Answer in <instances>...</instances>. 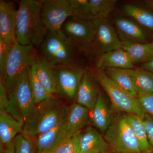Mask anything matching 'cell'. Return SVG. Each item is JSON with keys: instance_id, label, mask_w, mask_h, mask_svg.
Segmentation results:
<instances>
[{"instance_id": "obj_9", "label": "cell", "mask_w": 153, "mask_h": 153, "mask_svg": "<svg viewBox=\"0 0 153 153\" xmlns=\"http://www.w3.org/2000/svg\"><path fill=\"white\" fill-rule=\"evenodd\" d=\"M41 15L43 25L49 33L61 31L63 24L73 16L69 0L43 1Z\"/></svg>"}, {"instance_id": "obj_29", "label": "cell", "mask_w": 153, "mask_h": 153, "mask_svg": "<svg viewBox=\"0 0 153 153\" xmlns=\"http://www.w3.org/2000/svg\"><path fill=\"white\" fill-rule=\"evenodd\" d=\"M72 10V16L81 20L92 22L94 18L91 13L89 0H69Z\"/></svg>"}, {"instance_id": "obj_33", "label": "cell", "mask_w": 153, "mask_h": 153, "mask_svg": "<svg viewBox=\"0 0 153 153\" xmlns=\"http://www.w3.org/2000/svg\"><path fill=\"white\" fill-rule=\"evenodd\" d=\"M13 45L0 38V69L4 67L12 50Z\"/></svg>"}, {"instance_id": "obj_10", "label": "cell", "mask_w": 153, "mask_h": 153, "mask_svg": "<svg viewBox=\"0 0 153 153\" xmlns=\"http://www.w3.org/2000/svg\"><path fill=\"white\" fill-rule=\"evenodd\" d=\"M54 68L57 94L71 101L76 96L85 69L76 65Z\"/></svg>"}, {"instance_id": "obj_14", "label": "cell", "mask_w": 153, "mask_h": 153, "mask_svg": "<svg viewBox=\"0 0 153 153\" xmlns=\"http://www.w3.org/2000/svg\"><path fill=\"white\" fill-rule=\"evenodd\" d=\"M96 80L93 72L90 69L85 68L76 96L77 103L91 111L93 110L100 92Z\"/></svg>"}, {"instance_id": "obj_4", "label": "cell", "mask_w": 153, "mask_h": 153, "mask_svg": "<svg viewBox=\"0 0 153 153\" xmlns=\"http://www.w3.org/2000/svg\"><path fill=\"white\" fill-rule=\"evenodd\" d=\"M40 46L41 56L53 68L76 65L78 48L62 31L48 33Z\"/></svg>"}, {"instance_id": "obj_27", "label": "cell", "mask_w": 153, "mask_h": 153, "mask_svg": "<svg viewBox=\"0 0 153 153\" xmlns=\"http://www.w3.org/2000/svg\"><path fill=\"white\" fill-rule=\"evenodd\" d=\"M29 82L36 104L54 95L47 91L38 79L36 74L34 60L29 71Z\"/></svg>"}, {"instance_id": "obj_18", "label": "cell", "mask_w": 153, "mask_h": 153, "mask_svg": "<svg viewBox=\"0 0 153 153\" xmlns=\"http://www.w3.org/2000/svg\"><path fill=\"white\" fill-rule=\"evenodd\" d=\"M108 144L96 129L89 126L82 133L79 153H109Z\"/></svg>"}, {"instance_id": "obj_28", "label": "cell", "mask_w": 153, "mask_h": 153, "mask_svg": "<svg viewBox=\"0 0 153 153\" xmlns=\"http://www.w3.org/2000/svg\"><path fill=\"white\" fill-rule=\"evenodd\" d=\"M116 0H89L91 13L94 19H107L114 10Z\"/></svg>"}, {"instance_id": "obj_16", "label": "cell", "mask_w": 153, "mask_h": 153, "mask_svg": "<svg viewBox=\"0 0 153 153\" xmlns=\"http://www.w3.org/2000/svg\"><path fill=\"white\" fill-rule=\"evenodd\" d=\"M33 138L38 151L57 148L68 138L66 118L54 128Z\"/></svg>"}, {"instance_id": "obj_6", "label": "cell", "mask_w": 153, "mask_h": 153, "mask_svg": "<svg viewBox=\"0 0 153 153\" xmlns=\"http://www.w3.org/2000/svg\"><path fill=\"white\" fill-rule=\"evenodd\" d=\"M94 75L108 96L111 106L115 110L134 115L143 120L146 112L138 98L126 93L113 82L104 71L97 68Z\"/></svg>"}, {"instance_id": "obj_38", "label": "cell", "mask_w": 153, "mask_h": 153, "mask_svg": "<svg viewBox=\"0 0 153 153\" xmlns=\"http://www.w3.org/2000/svg\"><path fill=\"white\" fill-rule=\"evenodd\" d=\"M56 148L51 149L47 150L38 151L37 153H54Z\"/></svg>"}, {"instance_id": "obj_2", "label": "cell", "mask_w": 153, "mask_h": 153, "mask_svg": "<svg viewBox=\"0 0 153 153\" xmlns=\"http://www.w3.org/2000/svg\"><path fill=\"white\" fill-rule=\"evenodd\" d=\"M68 107L54 95L36 103L24 122L23 132L34 138L49 131L65 120Z\"/></svg>"}, {"instance_id": "obj_34", "label": "cell", "mask_w": 153, "mask_h": 153, "mask_svg": "<svg viewBox=\"0 0 153 153\" xmlns=\"http://www.w3.org/2000/svg\"><path fill=\"white\" fill-rule=\"evenodd\" d=\"M143 120L146 130L149 142L153 149V117L146 113Z\"/></svg>"}, {"instance_id": "obj_22", "label": "cell", "mask_w": 153, "mask_h": 153, "mask_svg": "<svg viewBox=\"0 0 153 153\" xmlns=\"http://www.w3.org/2000/svg\"><path fill=\"white\" fill-rule=\"evenodd\" d=\"M122 49L127 52L134 64L146 63L153 58V43L122 42Z\"/></svg>"}, {"instance_id": "obj_11", "label": "cell", "mask_w": 153, "mask_h": 153, "mask_svg": "<svg viewBox=\"0 0 153 153\" xmlns=\"http://www.w3.org/2000/svg\"><path fill=\"white\" fill-rule=\"evenodd\" d=\"M61 31L78 49L89 53L95 33L93 22L71 16L63 24Z\"/></svg>"}, {"instance_id": "obj_17", "label": "cell", "mask_w": 153, "mask_h": 153, "mask_svg": "<svg viewBox=\"0 0 153 153\" xmlns=\"http://www.w3.org/2000/svg\"><path fill=\"white\" fill-rule=\"evenodd\" d=\"M89 109L77 103L68 107L66 118L68 138L80 132L81 130L89 123Z\"/></svg>"}, {"instance_id": "obj_30", "label": "cell", "mask_w": 153, "mask_h": 153, "mask_svg": "<svg viewBox=\"0 0 153 153\" xmlns=\"http://www.w3.org/2000/svg\"><path fill=\"white\" fill-rule=\"evenodd\" d=\"M32 137L22 132L14 139V153H36V146Z\"/></svg>"}, {"instance_id": "obj_39", "label": "cell", "mask_w": 153, "mask_h": 153, "mask_svg": "<svg viewBox=\"0 0 153 153\" xmlns=\"http://www.w3.org/2000/svg\"><path fill=\"white\" fill-rule=\"evenodd\" d=\"M146 2L147 3L148 5L153 9V0H149L146 1Z\"/></svg>"}, {"instance_id": "obj_37", "label": "cell", "mask_w": 153, "mask_h": 153, "mask_svg": "<svg viewBox=\"0 0 153 153\" xmlns=\"http://www.w3.org/2000/svg\"><path fill=\"white\" fill-rule=\"evenodd\" d=\"M3 153H14V145L13 141V142L7 147V149L5 150Z\"/></svg>"}, {"instance_id": "obj_23", "label": "cell", "mask_w": 153, "mask_h": 153, "mask_svg": "<svg viewBox=\"0 0 153 153\" xmlns=\"http://www.w3.org/2000/svg\"><path fill=\"white\" fill-rule=\"evenodd\" d=\"M105 73L121 89L129 95L137 98L138 93L134 85L129 69L108 68Z\"/></svg>"}, {"instance_id": "obj_19", "label": "cell", "mask_w": 153, "mask_h": 153, "mask_svg": "<svg viewBox=\"0 0 153 153\" xmlns=\"http://www.w3.org/2000/svg\"><path fill=\"white\" fill-rule=\"evenodd\" d=\"M91 121L94 126L102 133H105L114 119L113 111L105 97L100 91L95 105L92 111Z\"/></svg>"}, {"instance_id": "obj_20", "label": "cell", "mask_w": 153, "mask_h": 153, "mask_svg": "<svg viewBox=\"0 0 153 153\" xmlns=\"http://www.w3.org/2000/svg\"><path fill=\"white\" fill-rule=\"evenodd\" d=\"M24 122L17 120L10 114L0 111V143L7 147L23 132Z\"/></svg>"}, {"instance_id": "obj_15", "label": "cell", "mask_w": 153, "mask_h": 153, "mask_svg": "<svg viewBox=\"0 0 153 153\" xmlns=\"http://www.w3.org/2000/svg\"><path fill=\"white\" fill-rule=\"evenodd\" d=\"M134 63L127 52L122 48L107 52L97 57L95 65L97 69L110 68L131 69Z\"/></svg>"}, {"instance_id": "obj_1", "label": "cell", "mask_w": 153, "mask_h": 153, "mask_svg": "<svg viewBox=\"0 0 153 153\" xmlns=\"http://www.w3.org/2000/svg\"><path fill=\"white\" fill-rule=\"evenodd\" d=\"M43 1L22 0L17 10L16 40L24 46H40L49 32L41 20Z\"/></svg>"}, {"instance_id": "obj_21", "label": "cell", "mask_w": 153, "mask_h": 153, "mask_svg": "<svg viewBox=\"0 0 153 153\" xmlns=\"http://www.w3.org/2000/svg\"><path fill=\"white\" fill-rule=\"evenodd\" d=\"M34 64L38 79L46 90L52 95L57 94V83L53 67L41 55H35Z\"/></svg>"}, {"instance_id": "obj_31", "label": "cell", "mask_w": 153, "mask_h": 153, "mask_svg": "<svg viewBox=\"0 0 153 153\" xmlns=\"http://www.w3.org/2000/svg\"><path fill=\"white\" fill-rule=\"evenodd\" d=\"M82 133L68 138L60 144L54 153H79L80 141Z\"/></svg>"}, {"instance_id": "obj_5", "label": "cell", "mask_w": 153, "mask_h": 153, "mask_svg": "<svg viewBox=\"0 0 153 153\" xmlns=\"http://www.w3.org/2000/svg\"><path fill=\"white\" fill-rule=\"evenodd\" d=\"M105 139L115 153H143L126 114H117L105 133Z\"/></svg>"}, {"instance_id": "obj_35", "label": "cell", "mask_w": 153, "mask_h": 153, "mask_svg": "<svg viewBox=\"0 0 153 153\" xmlns=\"http://www.w3.org/2000/svg\"><path fill=\"white\" fill-rule=\"evenodd\" d=\"M9 104L8 95L2 83L0 81V111L6 112Z\"/></svg>"}, {"instance_id": "obj_3", "label": "cell", "mask_w": 153, "mask_h": 153, "mask_svg": "<svg viewBox=\"0 0 153 153\" xmlns=\"http://www.w3.org/2000/svg\"><path fill=\"white\" fill-rule=\"evenodd\" d=\"M33 48L32 46L21 45L16 41L4 67L0 69V81L8 95L20 78L30 70L36 55Z\"/></svg>"}, {"instance_id": "obj_12", "label": "cell", "mask_w": 153, "mask_h": 153, "mask_svg": "<svg viewBox=\"0 0 153 153\" xmlns=\"http://www.w3.org/2000/svg\"><path fill=\"white\" fill-rule=\"evenodd\" d=\"M114 25L121 42H148V35L143 27L133 20L118 17L115 19Z\"/></svg>"}, {"instance_id": "obj_7", "label": "cell", "mask_w": 153, "mask_h": 153, "mask_svg": "<svg viewBox=\"0 0 153 153\" xmlns=\"http://www.w3.org/2000/svg\"><path fill=\"white\" fill-rule=\"evenodd\" d=\"M8 97L9 104L6 112L17 120L25 122L36 104L29 82V71L19 79Z\"/></svg>"}, {"instance_id": "obj_25", "label": "cell", "mask_w": 153, "mask_h": 153, "mask_svg": "<svg viewBox=\"0 0 153 153\" xmlns=\"http://www.w3.org/2000/svg\"><path fill=\"white\" fill-rule=\"evenodd\" d=\"M124 12L126 15L143 27L153 32V13L146 9L134 5H125Z\"/></svg>"}, {"instance_id": "obj_13", "label": "cell", "mask_w": 153, "mask_h": 153, "mask_svg": "<svg viewBox=\"0 0 153 153\" xmlns=\"http://www.w3.org/2000/svg\"><path fill=\"white\" fill-rule=\"evenodd\" d=\"M17 10L12 2L0 1V38L13 45Z\"/></svg>"}, {"instance_id": "obj_26", "label": "cell", "mask_w": 153, "mask_h": 153, "mask_svg": "<svg viewBox=\"0 0 153 153\" xmlns=\"http://www.w3.org/2000/svg\"><path fill=\"white\" fill-rule=\"evenodd\" d=\"M126 115L142 153H153V149L149 142L143 120L134 115L126 114Z\"/></svg>"}, {"instance_id": "obj_32", "label": "cell", "mask_w": 153, "mask_h": 153, "mask_svg": "<svg viewBox=\"0 0 153 153\" xmlns=\"http://www.w3.org/2000/svg\"><path fill=\"white\" fill-rule=\"evenodd\" d=\"M137 98L146 113L153 117V93L138 94Z\"/></svg>"}, {"instance_id": "obj_24", "label": "cell", "mask_w": 153, "mask_h": 153, "mask_svg": "<svg viewBox=\"0 0 153 153\" xmlns=\"http://www.w3.org/2000/svg\"><path fill=\"white\" fill-rule=\"evenodd\" d=\"M129 71L138 93H153V73L142 68Z\"/></svg>"}, {"instance_id": "obj_8", "label": "cell", "mask_w": 153, "mask_h": 153, "mask_svg": "<svg viewBox=\"0 0 153 153\" xmlns=\"http://www.w3.org/2000/svg\"><path fill=\"white\" fill-rule=\"evenodd\" d=\"M92 22L95 33L88 54L98 57L107 52L122 48V42L117 33L107 19L96 18Z\"/></svg>"}, {"instance_id": "obj_36", "label": "cell", "mask_w": 153, "mask_h": 153, "mask_svg": "<svg viewBox=\"0 0 153 153\" xmlns=\"http://www.w3.org/2000/svg\"><path fill=\"white\" fill-rule=\"evenodd\" d=\"M141 68L153 73V58L150 61L144 63L142 66Z\"/></svg>"}]
</instances>
